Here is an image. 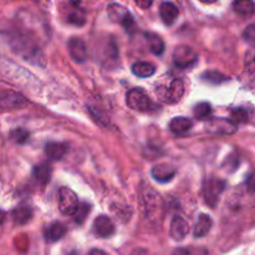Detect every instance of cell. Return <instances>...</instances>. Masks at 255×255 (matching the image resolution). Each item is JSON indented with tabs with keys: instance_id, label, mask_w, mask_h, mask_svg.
I'll return each instance as SVG.
<instances>
[{
	"instance_id": "6da1fadb",
	"label": "cell",
	"mask_w": 255,
	"mask_h": 255,
	"mask_svg": "<svg viewBox=\"0 0 255 255\" xmlns=\"http://www.w3.org/2000/svg\"><path fill=\"white\" fill-rule=\"evenodd\" d=\"M126 104L129 109L139 112H149L156 110L154 102L141 89H132L126 95Z\"/></svg>"
},
{
	"instance_id": "7a4b0ae2",
	"label": "cell",
	"mask_w": 255,
	"mask_h": 255,
	"mask_svg": "<svg viewBox=\"0 0 255 255\" xmlns=\"http://www.w3.org/2000/svg\"><path fill=\"white\" fill-rule=\"evenodd\" d=\"M159 100L164 104H176L183 97L184 95V84L182 80L176 79L169 84L168 87L159 86L156 89Z\"/></svg>"
},
{
	"instance_id": "3957f363",
	"label": "cell",
	"mask_w": 255,
	"mask_h": 255,
	"mask_svg": "<svg viewBox=\"0 0 255 255\" xmlns=\"http://www.w3.org/2000/svg\"><path fill=\"white\" fill-rule=\"evenodd\" d=\"M226 188V182L218 178H208L204 182L203 194L204 201L211 207H216L218 204L221 194Z\"/></svg>"
},
{
	"instance_id": "277c9868",
	"label": "cell",
	"mask_w": 255,
	"mask_h": 255,
	"mask_svg": "<svg viewBox=\"0 0 255 255\" xmlns=\"http://www.w3.org/2000/svg\"><path fill=\"white\" fill-rule=\"evenodd\" d=\"M57 201H59L60 212L65 216H72L74 212L76 211L77 206H79V199H77L76 193L67 187H62L59 189Z\"/></svg>"
},
{
	"instance_id": "5b68a950",
	"label": "cell",
	"mask_w": 255,
	"mask_h": 255,
	"mask_svg": "<svg viewBox=\"0 0 255 255\" xmlns=\"http://www.w3.org/2000/svg\"><path fill=\"white\" fill-rule=\"evenodd\" d=\"M198 61V55L192 47L181 45L177 46L173 51V62L177 67L187 69V67L193 66Z\"/></svg>"
},
{
	"instance_id": "8992f818",
	"label": "cell",
	"mask_w": 255,
	"mask_h": 255,
	"mask_svg": "<svg viewBox=\"0 0 255 255\" xmlns=\"http://www.w3.org/2000/svg\"><path fill=\"white\" fill-rule=\"evenodd\" d=\"M109 16L114 22H119L124 26L125 30L131 31L134 27V19L131 12L127 9H125L121 5L112 4L109 7Z\"/></svg>"
},
{
	"instance_id": "52a82bcc",
	"label": "cell",
	"mask_w": 255,
	"mask_h": 255,
	"mask_svg": "<svg viewBox=\"0 0 255 255\" xmlns=\"http://www.w3.org/2000/svg\"><path fill=\"white\" fill-rule=\"evenodd\" d=\"M26 104V99L17 92L10 91V90L0 92V109L17 110L25 107Z\"/></svg>"
},
{
	"instance_id": "ba28073f",
	"label": "cell",
	"mask_w": 255,
	"mask_h": 255,
	"mask_svg": "<svg viewBox=\"0 0 255 255\" xmlns=\"http://www.w3.org/2000/svg\"><path fill=\"white\" fill-rule=\"evenodd\" d=\"M236 122L228 119H213L207 125L208 132L213 134H233L237 132Z\"/></svg>"
},
{
	"instance_id": "9c48e42d",
	"label": "cell",
	"mask_w": 255,
	"mask_h": 255,
	"mask_svg": "<svg viewBox=\"0 0 255 255\" xmlns=\"http://www.w3.org/2000/svg\"><path fill=\"white\" fill-rule=\"evenodd\" d=\"M69 47L70 56L72 57V60L79 64H82L87 60V46L85 44L84 40L79 39V37H72L69 40Z\"/></svg>"
},
{
	"instance_id": "30bf717a",
	"label": "cell",
	"mask_w": 255,
	"mask_h": 255,
	"mask_svg": "<svg viewBox=\"0 0 255 255\" xmlns=\"http://www.w3.org/2000/svg\"><path fill=\"white\" fill-rule=\"evenodd\" d=\"M94 232L101 238H109L115 233V224L107 216H100L94 222Z\"/></svg>"
},
{
	"instance_id": "8fae6325",
	"label": "cell",
	"mask_w": 255,
	"mask_h": 255,
	"mask_svg": "<svg viewBox=\"0 0 255 255\" xmlns=\"http://www.w3.org/2000/svg\"><path fill=\"white\" fill-rule=\"evenodd\" d=\"M176 168L171 164H157L152 168L151 174L157 182H161V183H167V182L172 181L176 176Z\"/></svg>"
},
{
	"instance_id": "7c38bea8",
	"label": "cell",
	"mask_w": 255,
	"mask_h": 255,
	"mask_svg": "<svg viewBox=\"0 0 255 255\" xmlns=\"http://www.w3.org/2000/svg\"><path fill=\"white\" fill-rule=\"evenodd\" d=\"M188 232H189V227L186 219H183L179 216L174 217L173 221H172L171 223V229H169V233H171L172 238L177 242H181L186 238Z\"/></svg>"
},
{
	"instance_id": "4fadbf2b",
	"label": "cell",
	"mask_w": 255,
	"mask_h": 255,
	"mask_svg": "<svg viewBox=\"0 0 255 255\" xmlns=\"http://www.w3.org/2000/svg\"><path fill=\"white\" fill-rule=\"evenodd\" d=\"M179 15V10L176 4L171 1L162 2L159 6V16H161L162 21L166 25H172L177 20Z\"/></svg>"
},
{
	"instance_id": "5bb4252c",
	"label": "cell",
	"mask_w": 255,
	"mask_h": 255,
	"mask_svg": "<svg viewBox=\"0 0 255 255\" xmlns=\"http://www.w3.org/2000/svg\"><path fill=\"white\" fill-rule=\"evenodd\" d=\"M192 127H193V122L189 119H187V117H174L169 122V131L173 134H176V136L187 133Z\"/></svg>"
},
{
	"instance_id": "9a60e30c",
	"label": "cell",
	"mask_w": 255,
	"mask_h": 255,
	"mask_svg": "<svg viewBox=\"0 0 255 255\" xmlns=\"http://www.w3.org/2000/svg\"><path fill=\"white\" fill-rule=\"evenodd\" d=\"M212 226H213V221H212L211 217L208 214L202 213L197 219L196 227H194V237L196 238H203L204 236L209 233Z\"/></svg>"
},
{
	"instance_id": "2e32d148",
	"label": "cell",
	"mask_w": 255,
	"mask_h": 255,
	"mask_svg": "<svg viewBox=\"0 0 255 255\" xmlns=\"http://www.w3.org/2000/svg\"><path fill=\"white\" fill-rule=\"evenodd\" d=\"M52 174V168L49 163L46 162H42V163L37 164V166L34 167L32 169V176L34 178L39 182L40 184H46L50 182V178H51Z\"/></svg>"
},
{
	"instance_id": "e0dca14e",
	"label": "cell",
	"mask_w": 255,
	"mask_h": 255,
	"mask_svg": "<svg viewBox=\"0 0 255 255\" xmlns=\"http://www.w3.org/2000/svg\"><path fill=\"white\" fill-rule=\"evenodd\" d=\"M67 152V146L64 143H57V142H51L47 143L45 147V153L52 161H61Z\"/></svg>"
},
{
	"instance_id": "ac0fdd59",
	"label": "cell",
	"mask_w": 255,
	"mask_h": 255,
	"mask_svg": "<svg viewBox=\"0 0 255 255\" xmlns=\"http://www.w3.org/2000/svg\"><path fill=\"white\" fill-rule=\"evenodd\" d=\"M233 9L242 16H252L255 14L254 0H234Z\"/></svg>"
},
{
	"instance_id": "d6986e66",
	"label": "cell",
	"mask_w": 255,
	"mask_h": 255,
	"mask_svg": "<svg viewBox=\"0 0 255 255\" xmlns=\"http://www.w3.org/2000/svg\"><path fill=\"white\" fill-rule=\"evenodd\" d=\"M144 36H146V41L147 44H148L149 50H151L154 55L163 54L164 42L163 40L161 39V36H158L157 34H153V32H147Z\"/></svg>"
},
{
	"instance_id": "ffe728a7",
	"label": "cell",
	"mask_w": 255,
	"mask_h": 255,
	"mask_svg": "<svg viewBox=\"0 0 255 255\" xmlns=\"http://www.w3.org/2000/svg\"><path fill=\"white\" fill-rule=\"evenodd\" d=\"M132 72L138 77H149L156 72V67L151 62L138 61L132 66Z\"/></svg>"
},
{
	"instance_id": "44dd1931",
	"label": "cell",
	"mask_w": 255,
	"mask_h": 255,
	"mask_svg": "<svg viewBox=\"0 0 255 255\" xmlns=\"http://www.w3.org/2000/svg\"><path fill=\"white\" fill-rule=\"evenodd\" d=\"M65 234H66V228H65L64 224L57 222V223H52L49 227L46 232V238L49 242H57L64 238Z\"/></svg>"
},
{
	"instance_id": "7402d4cb",
	"label": "cell",
	"mask_w": 255,
	"mask_h": 255,
	"mask_svg": "<svg viewBox=\"0 0 255 255\" xmlns=\"http://www.w3.org/2000/svg\"><path fill=\"white\" fill-rule=\"evenodd\" d=\"M32 212L29 207H17L12 211V221L16 224H25L31 219Z\"/></svg>"
},
{
	"instance_id": "603a6c76",
	"label": "cell",
	"mask_w": 255,
	"mask_h": 255,
	"mask_svg": "<svg viewBox=\"0 0 255 255\" xmlns=\"http://www.w3.org/2000/svg\"><path fill=\"white\" fill-rule=\"evenodd\" d=\"M244 71L249 79L255 80V47L249 50L246 54V61H244Z\"/></svg>"
},
{
	"instance_id": "cb8c5ba5",
	"label": "cell",
	"mask_w": 255,
	"mask_h": 255,
	"mask_svg": "<svg viewBox=\"0 0 255 255\" xmlns=\"http://www.w3.org/2000/svg\"><path fill=\"white\" fill-rule=\"evenodd\" d=\"M193 115L197 120H207L212 115V106L208 102H199L194 106Z\"/></svg>"
},
{
	"instance_id": "d4e9b609",
	"label": "cell",
	"mask_w": 255,
	"mask_h": 255,
	"mask_svg": "<svg viewBox=\"0 0 255 255\" xmlns=\"http://www.w3.org/2000/svg\"><path fill=\"white\" fill-rule=\"evenodd\" d=\"M89 212H90V204L85 203V202L84 203H79L76 211H75L74 214H72V217H74V221L79 224L84 223L85 219H86V217H87V214H89Z\"/></svg>"
},
{
	"instance_id": "484cf974",
	"label": "cell",
	"mask_w": 255,
	"mask_h": 255,
	"mask_svg": "<svg viewBox=\"0 0 255 255\" xmlns=\"http://www.w3.org/2000/svg\"><path fill=\"white\" fill-rule=\"evenodd\" d=\"M202 79L206 80V81H208L209 84H214V85H219V84H222V82H224L228 80L226 77V75L221 74V72H218V71L204 72L203 76H202Z\"/></svg>"
},
{
	"instance_id": "4316f807",
	"label": "cell",
	"mask_w": 255,
	"mask_h": 255,
	"mask_svg": "<svg viewBox=\"0 0 255 255\" xmlns=\"http://www.w3.org/2000/svg\"><path fill=\"white\" fill-rule=\"evenodd\" d=\"M67 21H69L70 24L81 26V25H84L85 22H86V16H85V12L80 9L74 10V11L70 12L69 16H67Z\"/></svg>"
},
{
	"instance_id": "83f0119b",
	"label": "cell",
	"mask_w": 255,
	"mask_h": 255,
	"mask_svg": "<svg viewBox=\"0 0 255 255\" xmlns=\"http://www.w3.org/2000/svg\"><path fill=\"white\" fill-rule=\"evenodd\" d=\"M243 37L252 47H255V24L249 25L243 32Z\"/></svg>"
},
{
	"instance_id": "f1b7e54d",
	"label": "cell",
	"mask_w": 255,
	"mask_h": 255,
	"mask_svg": "<svg viewBox=\"0 0 255 255\" xmlns=\"http://www.w3.org/2000/svg\"><path fill=\"white\" fill-rule=\"evenodd\" d=\"M11 136L14 141L17 142V143H25L29 139V132L22 128H17L12 132Z\"/></svg>"
},
{
	"instance_id": "f546056e",
	"label": "cell",
	"mask_w": 255,
	"mask_h": 255,
	"mask_svg": "<svg viewBox=\"0 0 255 255\" xmlns=\"http://www.w3.org/2000/svg\"><path fill=\"white\" fill-rule=\"evenodd\" d=\"M233 120L237 122H247L248 121V112L244 109H236L232 111Z\"/></svg>"
},
{
	"instance_id": "4dcf8cb0",
	"label": "cell",
	"mask_w": 255,
	"mask_h": 255,
	"mask_svg": "<svg viewBox=\"0 0 255 255\" xmlns=\"http://www.w3.org/2000/svg\"><path fill=\"white\" fill-rule=\"evenodd\" d=\"M134 2L141 9H148L152 5V2H153V0H134Z\"/></svg>"
},
{
	"instance_id": "1f68e13d",
	"label": "cell",
	"mask_w": 255,
	"mask_h": 255,
	"mask_svg": "<svg viewBox=\"0 0 255 255\" xmlns=\"http://www.w3.org/2000/svg\"><path fill=\"white\" fill-rule=\"evenodd\" d=\"M248 187H249V189H251V191H254V189H255V177L254 176L249 177Z\"/></svg>"
},
{
	"instance_id": "d6a6232c",
	"label": "cell",
	"mask_w": 255,
	"mask_h": 255,
	"mask_svg": "<svg viewBox=\"0 0 255 255\" xmlns=\"http://www.w3.org/2000/svg\"><path fill=\"white\" fill-rule=\"evenodd\" d=\"M4 221H5V212L0 211V226L4 223Z\"/></svg>"
},
{
	"instance_id": "836d02e7",
	"label": "cell",
	"mask_w": 255,
	"mask_h": 255,
	"mask_svg": "<svg viewBox=\"0 0 255 255\" xmlns=\"http://www.w3.org/2000/svg\"><path fill=\"white\" fill-rule=\"evenodd\" d=\"M201 2H204V4H213V2H216L217 0H199Z\"/></svg>"
},
{
	"instance_id": "e575fe53",
	"label": "cell",
	"mask_w": 255,
	"mask_h": 255,
	"mask_svg": "<svg viewBox=\"0 0 255 255\" xmlns=\"http://www.w3.org/2000/svg\"><path fill=\"white\" fill-rule=\"evenodd\" d=\"M94 253H101V254H104L105 252H102V251H91V254H94Z\"/></svg>"
}]
</instances>
